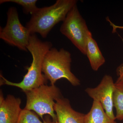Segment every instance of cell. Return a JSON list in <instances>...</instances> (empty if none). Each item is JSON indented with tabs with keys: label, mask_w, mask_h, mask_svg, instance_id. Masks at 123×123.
<instances>
[{
	"label": "cell",
	"mask_w": 123,
	"mask_h": 123,
	"mask_svg": "<svg viewBox=\"0 0 123 123\" xmlns=\"http://www.w3.org/2000/svg\"><path fill=\"white\" fill-rule=\"evenodd\" d=\"M113 99L114 106L116 111V119L123 120V81L115 82Z\"/></svg>",
	"instance_id": "12"
},
{
	"label": "cell",
	"mask_w": 123,
	"mask_h": 123,
	"mask_svg": "<svg viewBox=\"0 0 123 123\" xmlns=\"http://www.w3.org/2000/svg\"><path fill=\"white\" fill-rule=\"evenodd\" d=\"M60 31L82 54L86 55V38L90 31L77 5L72 8L66 15L61 26Z\"/></svg>",
	"instance_id": "5"
},
{
	"label": "cell",
	"mask_w": 123,
	"mask_h": 123,
	"mask_svg": "<svg viewBox=\"0 0 123 123\" xmlns=\"http://www.w3.org/2000/svg\"><path fill=\"white\" fill-rule=\"evenodd\" d=\"M50 117L49 116L45 117V118L44 119V120H43V123H55L52 120H51Z\"/></svg>",
	"instance_id": "17"
},
{
	"label": "cell",
	"mask_w": 123,
	"mask_h": 123,
	"mask_svg": "<svg viewBox=\"0 0 123 123\" xmlns=\"http://www.w3.org/2000/svg\"><path fill=\"white\" fill-rule=\"evenodd\" d=\"M7 16L6 25L4 28H0V38L11 46L27 51L31 34L27 28L20 22L17 8L10 7Z\"/></svg>",
	"instance_id": "6"
},
{
	"label": "cell",
	"mask_w": 123,
	"mask_h": 123,
	"mask_svg": "<svg viewBox=\"0 0 123 123\" xmlns=\"http://www.w3.org/2000/svg\"><path fill=\"white\" fill-rule=\"evenodd\" d=\"M54 110L56 112V123H84L85 114L75 111L70 101L63 97L55 101Z\"/></svg>",
	"instance_id": "9"
},
{
	"label": "cell",
	"mask_w": 123,
	"mask_h": 123,
	"mask_svg": "<svg viewBox=\"0 0 123 123\" xmlns=\"http://www.w3.org/2000/svg\"></svg>",
	"instance_id": "18"
},
{
	"label": "cell",
	"mask_w": 123,
	"mask_h": 123,
	"mask_svg": "<svg viewBox=\"0 0 123 123\" xmlns=\"http://www.w3.org/2000/svg\"><path fill=\"white\" fill-rule=\"evenodd\" d=\"M71 54L61 48L50 49L44 56L42 72L52 85L58 80L65 79L74 86L80 85V81L71 71Z\"/></svg>",
	"instance_id": "3"
},
{
	"label": "cell",
	"mask_w": 123,
	"mask_h": 123,
	"mask_svg": "<svg viewBox=\"0 0 123 123\" xmlns=\"http://www.w3.org/2000/svg\"><path fill=\"white\" fill-rule=\"evenodd\" d=\"M117 72L118 77L116 81H123V64L118 67L117 69Z\"/></svg>",
	"instance_id": "15"
},
{
	"label": "cell",
	"mask_w": 123,
	"mask_h": 123,
	"mask_svg": "<svg viewBox=\"0 0 123 123\" xmlns=\"http://www.w3.org/2000/svg\"><path fill=\"white\" fill-rule=\"evenodd\" d=\"M115 83L112 78L109 75H105L100 84L94 88H87L86 92L93 100L98 101L111 119L115 120V116L113 112V94Z\"/></svg>",
	"instance_id": "7"
},
{
	"label": "cell",
	"mask_w": 123,
	"mask_h": 123,
	"mask_svg": "<svg viewBox=\"0 0 123 123\" xmlns=\"http://www.w3.org/2000/svg\"><path fill=\"white\" fill-rule=\"evenodd\" d=\"M86 55H87L93 70L97 71L105 62V60L98 47L97 42L89 31L86 43Z\"/></svg>",
	"instance_id": "10"
},
{
	"label": "cell",
	"mask_w": 123,
	"mask_h": 123,
	"mask_svg": "<svg viewBox=\"0 0 123 123\" xmlns=\"http://www.w3.org/2000/svg\"><path fill=\"white\" fill-rule=\"evenodd\" d=\"M52 47L51 42H43L35 34L31 35L27 49L31 54L33 60L31 66L27 68V73L22 80L18 83L9 81L1 75V85L15 86L26 93L45 85L48 80L43 73L42 65L44 56Z\"/></svg>",
	"instance_id": "1"
},
{
	"label": "cell",
	"mask_w": 123,
	"mask_h": 123,
	"mask_svg": "<svg viewBox=\"0 0 123 123\" xmlns=\"http://www.w3.org/2000/svg\"><path fill=\"white\" fill-rule=\"evenodd\" d=\"M108 21L110 22V24L113 27V31H112V33H115L117 29H122L123 30V26H117L116 25H115L114 24H113L111 22V21H110L109 18H108Z\"/></svg>",
	"instance_id": "16"
},
{
	"label": "cell",
	"mask_w": 123,
	"mask_h": 123,
	"mask_svg": "<svg viewBox=\"0 0 123 123\" xmlns=\"http://www.w3.org/2000/svg\"><path fill=\"white\" fill-rule=\"evenodd\" d=\"M37 1V0H0V4L8 2L15 3L22 7L24 13L32 15L39 9L36 5Z\"/></svg>",
	"instance_id": "13"
},
{
	"label": "cell",
	"mask_w": 123,
	"mask_h": 123,
	"mask_svg": "<svg viewBox=\"0 0 123 123\" xmlns=\"http://www.w3.org/2000/svg\"><path fill=\"white\" fill-rule=\"evenodd\" d=\"M77 2L76 0H57L51 6L39 8L25 26L31 35L37 33L46 38L55 25L63 21Z\"/></svg>",
	"instance_id": "2"
},
{
	"label": "cell",
	"mask_w": 123,
	"mask_h": 123,
	"mask_svg": "<svg viewBox=\"0 0 123 123\" xmlns=\"http://www.w3.org/2000/svg\"><path fill=\"white\" fill-rule=\"evenodd\" d=\"M26 103L24 109L35 112L43 120V116L47 115L55 123L57 117L55 112V101L62 97L59 88L54 85H43L25 93Z\"/></svg>",
	"instance_id": "4"
},
{
	"label": "cell",
	"mask_w": 123,
	"mask_h": 123,
	"mask_svg": "<svg viewBox=\"0 0 123 123\" xmlns=\"http://www.w3.org/2000/svg\"><path fill=\"white\" fill-rule=\"evenodd\" d=\"M17 123H44L39 118L38 115L35 112L23 109L21 111L19 118Z\"/></svg>",
	"instance_id": "14"
},
{
	"label": "cell",
	"mask_w": 123,
	"mask_h": 123,
	"mask_svg": "<svg viewBox=\"0 0 123 123\" xmlns=\"http://www.w3.org/2000/svg\"><path fill=\"white\" fill-rule=\"evenodd\" d=\"M84 123H117L109 117L98 101L93 100L90 111L85 114Z\"/></svg>",
	"instance_id": "11"
},
{
	"label": "cell",
	"mask_w": 123,
	"mask_h": 123,
	"mask_svg": "<svg viewBox=\"0 0 123 123\" xmlns=\"http://www.w3.org/2000/svg\"><path fill=\"white\" fill-rule=\"evenodd\" d=\"M21 100L11 95L5 98L0 94V123H17L22 109Z\"/></svg>",
	"instance_id": "8"
}]
</instances>
